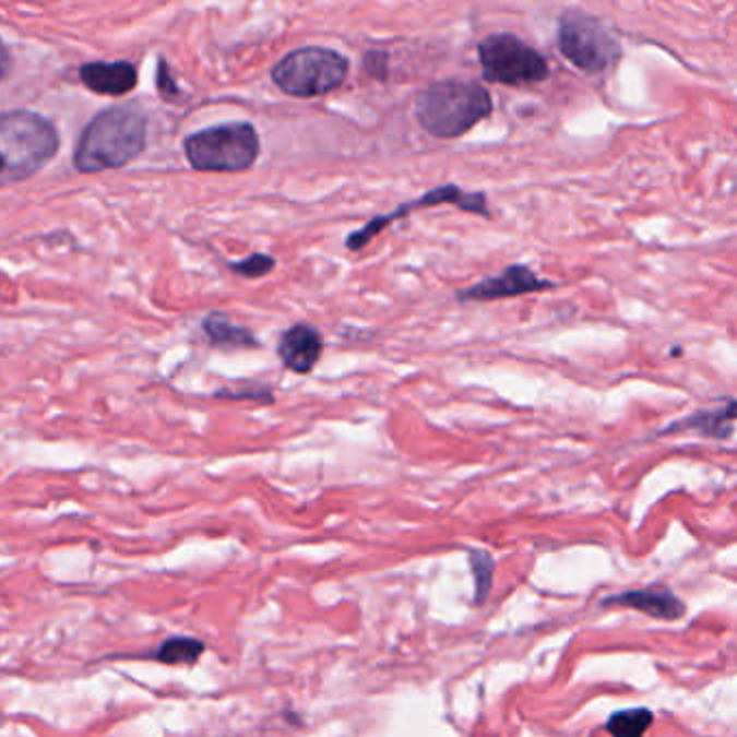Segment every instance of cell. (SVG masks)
I'll list each match as a JSON object with an SVG mask.
<instances>
[{
  "label": "cell",
  "instance_id": "obj_1",
  "mask_svg": "<svg viewBox=\"0 0 737 737\" xmlns=\"http://www.w3.org/2000/svg\"><path fill=\"white\" fill-rule=\"evenodd\" d=\"M147 112L136 103L98 112L83 130L74 167L81 174H100L130 165L145 150Z\"/></svg>",
  "mask_w": 737,
  "mask_h": 737
},
{
  "label": "cell",
  "instance_id": "obj_2",
  "mask_svg": "<svg viewBox=\"0 0 737 737\" xmlns=\"http://www.w3.org/2000/svg\"><path fill=\"white\" fill-rule=\"evenodd\" d=\"M494 112V98L476 81L432 83L416 98V119L435 139H459Z\"/></svg>",
  "mask_w": 737,
  "mask_h": 737
},
{
  "label": "cell",
  "instance_id": "obj_3",
  "mask_svg": "<svg viewBox=\"0 0 737 737\" xmlns=\"http://www.w3.org/2000/svg\"><path fill=\"white\" fill-rule=\"evenodd\" d=\"M57 126L33 110H9L0 117V182L17 185L41 171L59 152Z\"/></svg>",
  "mask_w": 737,
  "mask_h": 737
},
{
  "label": "cell",
  "instance_id": "obj_4",
  "mask_svg": "<svg viewBox=\"0 0 737 737\" xmlns=\"http://www.w3.org/2000/svg\"><path fill=\"white\" fill-rule=\"evenodd\" d=\"M556 46L560 55L582 74L602 76L623 59V46L602 17L569 9L558 17Z\"/></svg>",
  "mask_w": 737,
  "mask_h": 737
},
{
  "label": "cell",
  "instance_id": "obj_5",
  "mask_svg": "<svg viewBox=\"0 0 737 737\" xmlns=\"http://www.w3.org/2000/svg\"><path fill=\"white\" fill-rule=\"evenodd\" d=\"M185 154L195 171L238 174L255 165L260 134L249 121H231L193 132L185 139Z\"/></svg>",
  "mask_w": 737,
  "mask_h": 737
},
{
  "label": "cell",
  "instance_id": "obj_6",
  "mask_svg": "<svg viewBox=\"0 0 737 737\" xmlns=\"http://www.w3.org/2000/svg\"><path fill=\"white\" fill-rule=\"evenodd\" d=\"M273 83L293 98H320L348 79V59L322 46H306L288 52L271 72Z\"/></svg>",
  "mask_w": 737,
  "mask_h": 737
},
{
  "label": "cell",
  "instance_id": "obj_7",
  "mask_svg": "<svg viewBox=\"0 0 737 737\" xmlns=\"http://www.w3.org/2000/svg\"><path fill=\"white\" fill-rule=\"evenodd\" d=\"M483 79L491 85L524 90L549 79V61L522 37L494 33L478 44Z\"/></svg>",
  "mask_w": 737,
  "mask_h": 737
},
{
  "label": "cell",
  "instance_id": "obj_8",
  "mask_svg": "<svg viewBox=\"0 0 737 737\" xmlns=\"http://www.w3.org/2000/svg\"><path fill=\"white\" fill-rule=\"evenodd\" d=\"M456 206L459 211L469 212L483 218H491V211H489V200L483 191H463L459 185H441L437 189H430L421 195L420 200H414L409 204H403L399 209L390 212V214H381L375 216L370 223H366L361 229L353 231L346 236V249L350 251H359L364 249L377 234H381L383 229L390 227V223L409 216L412 212L424 211V209H435V206Z\"/></svg>",
  "mask_w": 737,
  "mask_h": 737
},
{
  "label": "cell",
  "instance_id": "obj_9",
  "mask_svg": "<svg viewBox=\"0 0 737 737\" xmlns=\"http://www.w3.org/2000/svg\"><path fill=\"white\" fill-rule=\"evenodd\" d=\"M556 284L538 277L527 264H513L507 266L500 275L494 277H485L483 282L463 288L456 293V299L467 304V301H476V304H487V301H500V299H513V297H522V295H534V293H545V290H554Z\"/></svg>",
  "mask_w": 737,
  "mask_h": 737
},
{
  "label": "cell",
  "instance_id": "obj_10",
  "mask_svg": "<svg viewBox=\"0 0 737 737\" xmlns=\"http://www.w3.org/2000/svg\"><path fill=\"white\" fill-rule=\"evenodd\" d=\"M602 608H632L657 621H679L686 615V604L668 586H651L610 595Z\"/></svg>",
  "mask_w": 737,
  "mask_h": 737
},
{
  "label": "cell",
  "instance_id": "obj_11",
  "mask_svg": "<svg viewBox=\"0 0 737 737\" xmlns=\"http://www.w3.org/2000/svg\"><path fill=\"white\" fill-rule=\"evenodd\" d=\"M322 348H324V342H322L320 331L312 324L299 322L284 331L277 344V355L282 364L295 375H310L317 368Z\"/></svg>",
  "mask_w": 737,
  "mask_h": 737
},
{
  "label": "cell",
  "instance_id": "obj_12",
  "mask_svg": "<svg viewBox=\"0 0 737 737\" xmlns=\"http://www.w3.org/2000/svg\"><path fill=\"white\" fill-rule=\"evenodd\" d=\"M79 76H81V83L90 92H94L98 96H110V98H119L123 94H130L139 83V72H136L134 63H130V61L85 63V66H81Z\"/></svg>",
  "mask_w": 737,
  "mask_h": 737
},
{
  "label": "cell",
  "instance_id": "obj_13",
  "mask_svg": "<svg viewBox=\"0 0 737 737\" xmlns=\"http://www.w3.org/2000/svg\"><path fill=\"white\" fill-rule=\"evenodd\" d=\"M737 420V401H729L727 405L712 409V412H697L688 418L673 421L662 430V435H675V432H699L703 437L712 439H727L732 437L734 428L732 421Z\"/></svg>",
  "mask_w": 737,
  "mask_h": 737
},
{
  "label": "cell",
  "instance_id": "obj_14",
  "mask_svg": "<svg viewBox=\"0 0 737 737\" xmlns=\"http://www.w3.org/2000/svg\"><path fill=\"white\" fill-rule=\"evenodd\" d=\"M202 329L214 346L225 348H258V337L240 324H234L223 312H212L202 320Z\"/></svg>",
  "mask_w": 737,
  "mask_h": 737
},
{
  "label": "cell",
  "instance_id": "obj_15",
  "mask_svg": "<svg viewBox=\"0 0 737 737\" xmlns=\"http://www.w3.org/2000/svg\"><path fill=\"white\" fill-rule=\"evenodd\" d=\"M206 651V644L191 635H171L154 653L161 664L167 666H193Z\"/></svg>",
  "mask_w": 737,
  "mask_h": 737
},
{
  "label": "cell",
  "instance_id": "obj_16",
  "mask_svg": "<svg viewBox=\"0 0 737 737\" xmlns=\"http://www.w3.org/2000/svg\"><path fill=\"white\" fill-rule=\"evenodd\" d=\"M653 725V712L646 708H632L610 714L606 732L617 737H640Z\"/></svg>",
  "mask_w": 737,
  "mask_h": 737
},
{
  "label": "cell",
  "instance_id": "obj_17",
  "mask_svg": "<svg viewBox=\"0 0 737 737\" xmlns=\"http://www.w3.org/2000/svg\"><path fill=\"white\" fill-rule=\"evenodd\" d=\"M467 558H469V569H472L474 589H476L474 591V604L480 606V604H485V599L491 593L494 573H496V560L485 549H469Z\"/></svg>",
  "mask_w": 737,
  "mask_h": 737
},
{
  "label": "cell",
  "instance_id": "obj_18",
  "mask_svg": "<svg viewBox=\"0 0 737 737\" xmlns=\"http://www.w3.org/2000/svg\"><path fill=\"white\" fill-rule=\"evenodd\" d=\"M214 399H225V401H253L260 405H271L275 401L273 390L262 383H240L236 390L223 388L214 392Z\"/></svg>",
  "mask_w": 737,
  "mask_h": 737
},
{
  "label": "cell",
  "instance_id": "obj_19",
  "mask_svg": "<svg viewBox=\"0 0 737 737\" xmlns=\"http://www.w3.org/2000/svg\"><path fill=\"white\" fill-rule=\"evenodd\" d=\"M229 269H231L236 275H242V277H247V280H258V277L269 275V273L275 269V260H273L271 255H264V253H251V255L245 258V260L231 262Z\"/></svg>",
  "mask_w": 737,
  "mask_h": 737
},
{
  "label": "cell",
  "instance_id": "obj_20",
  "mask_svg": "<svg viewBox=\"0 0 737 737\" xmlns=\"http://www.w3.org/2000/svg\"><path fill=\"white\" fill-rule=\"evenodd\" d=\"M156 90L165 103H176L182 98V90L178 87L174 72L169 70L167 61L161 57L158 59V72H156Z\"/></svg>",
  "mask_w": 737,
  "mask_h": 737
},
{
  "label": "cell",
  "instance_id": "obj_21",
  "mask_svg": "<svg viewBox=\"0 0 737 737\" xmlns=\"http://www.w3.org/2000/svg\"><path fill=\"white\" fill-rule=\"evenodd\" d=\"M388 52L372 50L364 57V68L375 76V79H385L388 76Z\"/></svg>",
  "mask_w": 737,
  "mask_h": 737
}]
</instances>
